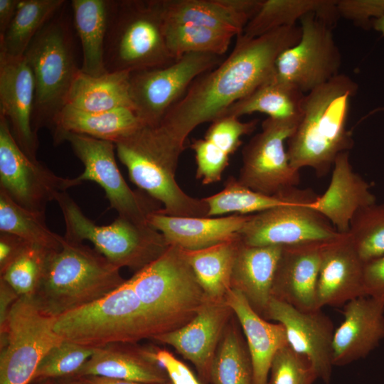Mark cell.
Wrapping results in <instances>:
<instances>
[{
    "label": "cell",
    "mask_w": 384,
    "mask_h": 384,
    "mask_svg": "<svg viewBox=\"0 0 384 384\" xmlns=\"http://www.w3.org/2000/svg\"><path fill=\"white\" fill-rule=\"evenodd\" d=\"M364 263L353 249L347 233L325 243L316 285V304L340 306L366 296Z\"/></svg>",
    "instance_id": "cell-22"
},
{
    "label": "cell",
    "mask_w": 384,
    "mask_h": 384,
    "mask_svg": "<svg viewBox=\"0 0 384 384\" xmlns=\"http://www.w3.org/2000/svg\"><path fill=\"white\" fill-rule=\"evenodd\" d=\"M19 297L10 285L0 279V325L4 323L11 308Z\"/></svg>",
    "instance_id": "cell-49"
},
{
    "label": "cell",
    "mask_w": 384,
    "mask_h": 384,
    "mask_svg": "<svg viewBox=\"0 0 384 384\" xmlns=\"http://www.w3.org/2000/svg\"><path fill=\"white\" fill-rule=\"evenodd\" d=\"M242 240L236 238L196 250H183L208 300L224 299L231 289L233 265Z\"/></svg>",
    "instance_id": "cell-34"
},
{
    "label": "cell",
    "mask_w": 384,
    "mask_h": 384,
    "mask_svg": "<svg viewBox=\"0 0 384 384\" xmlns=\"http://www.w3.org/2000/svg\"><path fill=\"white\" fill-rule=\"evenodd\" d=\"M127 281L159 334L188 323L208 300L183 250L175 245Z\"/></svg>",
    "instance_id": "cell-7"
},
{
    "label": "cell",
    "mask_w": 384,
    "mask_h": 384,
    "mask_svg": "<svg viewBox=\"0 0 384 384\" xmlns=\"http://www.w3.org/2000/svg\"><path fill=\"white\" fill-rule=\"evenodd\" d=\"M363 284L366 296L384 306V255L364 265Z\"/></svg>",
    "instance_id": "cell-47"
},
{
    "label": "cell",
    "mask_w": 384,
    "mask_h": 384,
    "mask_svg": "<svg viewBox=\"0 0 384 384\" xmlns=\"http://www.w3.org/2000/svg\"><path fill=\"white\" fill-rule=\"evenodd\" d=\"M119 161L131 181L163 205L159 213L172 216L208 217L202 198L188 195L176 179L184 144L160 124H142L114 143Z\"/></svg>",
    "instance_id": "cell-3"
},
{
    "label": "cell",
    "mask_w": 384,
    "mask_h": 384,
    "mask_svg": "<svg viewBox=\"0 0 384 384\" xmlns=\"http://www.w3.org/2000/svg\"><path fill=\"white\" fill-rule=\"evenodd\" d=\"M53 384H81L77 379L73 377L61 378L53 380Z\"/></svg>",
    "instance_id": "cell-53"
},
{
    "label": "cell",
    "mask_w": 384,
    "mask_h": 384,
    "mask_svg": "<svg viewBox=\"0 0 384 384\" xmlns=\"http://www.w3.org/2000/svg\"><path fill=\"white\" fill-rule=\"evenodd\" d=\"M65 222L64 238L90 242L94 248L118 268L137 272L159 258L169 247L164 235L148 225L117 218L110 225H99L88 218L67 193L55 201Z\"/></svg>",
    "instance_id": "cell-9"
},
{
    "label": "cell",
    "mask_w": 384,
    "mask_h": 384,
    "mask_svg": "<svg viewBox=\"0 0 384 384\" xmlns=\"http://www.w3.org/2000/svg\"><path fill=\"white\" fill-rule=\"evenodd\" d=\"M231 313L225 299L208 300L188 323L151 339L174 347L194 365L202 378L210 380L212 362Z\"/></svg>",
    "instance_id": "cell-18"
},
{
    "label": "cell",
    "mask_w": 384,
    "mask_h": 384,
    "mask_svg": "<svg viewBox=\"0 0 384 384\" xmlns=\"http://www.w3.org/2000/svg\"><path fill=\"white\" fill-rule=\"evenodd\" d=\"M37 384H53V380H46L36 383Z\"/></svg>",
    "instance_id": "cell-54"
},
{
    "label": "cell",
    "mask_w": 384,
    "mask_h": 384,
    "mask_svg": "<svg viewBox=\"0 0 384 384\" xmlns=\"http://www.w3.org/2000/svg\"><path fill=\"white\" fill-rule=\"evenodd\" d=\"M288 191L277 196H267L254 191L242 185L235 177L229 176L220 191L203 199L208 206V217L228 213L246 215L284 203L287 201Z\"/></svg>",
    "instance_id": "cell-39"
},
{
    "label": "cell",
    "mask_w": 384,
    "mask_h": 384,
    "mask_svg": "<svg viewBox=\"0 0 384 384\" xmlns=\"http://www.w3.org/2000/svg\"><path fill=\"white\" fill-rule=\"evenodd\" d=\"M114 343L95 348L93 354L71 377L100 375L144 384L169 381L164 368L154 358V350Z\"/></svg>",
    "instance_id": "cell-26"
},
{
    "label": "cell",
    "mask_w": 384,
    "mask_h": 384,
    "mask_svg": "<svg viewBox=\"0 0 384 384\" xmlns=\"http://www.w3.org/2000/svg\"><path fill=\"white\" fill-rule=\"evenodd\" d=\"M175 60L165 39L161 0H110L104 48L107 73H132Z\"/></svg>",
    "instance_id": "cell-5"
},
{
    "label": "cell",
    "mask_w": 384,
    "mask_h": 384,
    "mask_svg": "<svg viewBox=\"0 0 384 384\" xmlns=\"http://www.w3.org/2000/svg\"><path fill=\"white\" fill-rule=\"evenodd\" d=\"M0 233L14 235L27 242L59 250L64 237L53 232L46 223L45 214L28 210L0 191Z\"/></svg>",
    "instance_id": "cell-37"
},
{
    "label": "cell",
    "mask_w": 384,
    "mask_h": 384,
    "mask_svg": "<svg viewBox=\"0 0 384 384\" xmlns=\"http://www.w3.org/2000/svg\"><path fill=\"white\" fill-rule=\"evenodd\" d=\"M154 358L165 370L172 384H201L189 368L165 350H154Z\"/></svg>",
    "instance_id": "cell-46"
},
{
    "label": "cell",
    "mask_w": 384,
    "mask_h": 384,
    "mask_svg": "<svg viewBox=\"0 0 384 384\" xmlns=\"http://www.w3.org/2000/svg\"><path fill=\"white\" fill-rule=\"evenodd\" d=\"M110 0H72L74 25L80 41V70L92 76L107 73L104 62L105 41Z\"/></svg>",
    "instance_id": "cell-33"
},
{
    "label": "cell",
    "mask_w": 384,
    "mask_h": 384,
    "mask_svg": "<svg viewBox=\"0 0 384 384\" xmlns=\"http://www.w3.org/2000/svg\"><path fill=\"white\" fill-rule=\"evenodd\" d=\"M54 331L63 340L94 349L159 334L127 280L102 298L57 317Z\"/></svg>",
    "instance_id": "cell-6"
},
{
    "label": "cell",
    "mask_w": 384,
    "mask_h": 384,
    "mask_svg": "<svg viewBox=\"0 0 384 384\" xmlns=\"http://www.w3.org/2000/svg\"><path fill=\"white\" fill-rule=\"evenodd\" d=\"M82 183L59 176L28 157L14 138L7 120L0 116V191L28 210L45 214L58 196Z\"/></svg>",
    "instance_id": "cell-14"
},
{
    "label": "cell",
    "mask_w": 384,
    "mask_h": 384,
    "mask_svg": "<svg viewBox=\"0 0 384 384\" xmlns=\"http://www.w3.org/2000/svg\"><path fill=\"white\" fill-rule=\"evenodd\" d=\"M34 99L33 75L23 57L0 58V116L7 120L22 151L38 160V140L32 126Z\"/></svg>",
    "instance_id": "cell-19"
},
{
    "label": "cell",
    "mask_w": 384,
    "mask_h": 384,
    "mask_svg": "<svg viewBox=\"0 0 384 384\" xmlns=\"http://www.w3.org/2000/svg\"><path fill=\"white\" fill-rule=\"evenodd\" d=\"M63 9L38 32L23 55L34 78L32 126L36 133L43 127L50 128L80 69L75 63L72 33Z\"/></svg>",
    "instance_id": "cell-8"
},
{
    "label": "cell",
    "mask_w": 384,
    "mask_h": 384,
    "mask_svg": "<svg viewBox=\"0 0 384 384\" xmlns=\"http://www.w3.org/2000/svg\"><path fill=\"white\" fill-rule=\"evenodd\" d=\"M283 246L274 278L272 297L304 311L319 309L316 285L325 243Z\"/></svg>",
    "instance_id": "cell-20"
},
{
    "label": "cell",
    "mask_w": 384,
    "mask_h": 384,
    "mask_svg": "<svg viewBox=\"0 0 384 384\" xmlns=\"http://www.w3.org/2000/svg\"><path fill=\"white\" fill-rule=\"evenodd\" d=\"M299 120L267 117L262 122L261 131L242 151L237 178L242 185L265 195L277 196L299 184V171L291 166L285 148Z\"/></svg>",
    "instance_id": "cell-13"
},
{
    "label": "cell",
    "mask_w": 384,
    "mask_h": 384,
    "mask_svg": "<svg viewBox=\"0 0 384 384\" xmlns=\"http://www.w3.org/2000/svg\"><path fill=\"white\" fill-rule=\"evenodd\" d=\"M129 72L92 76L80 69L70 87L65 105L86 112H104L127 107L134 111L130 95Z\"/></svg>",
    "instance_id": "cell-31"
},
{
    "label": "cell",
    "mask_w": 384,
    "mask_h": 384,
    "mask_svg": "<svg viewBox=\"0 0 384 384\" xmlns=\"http://www.w3.org/2000/svg\"><path fill=\"white\" fill-rule=\"evenodd\" d=\"M262 0H161L164 23H192L242 34Z\"/></svg>",
    "instance_id": "cell-25"
},
{
    "label": "cell",
    "mask_w": 384,
    "mask_h": 384,
    "mask_svg": "<svg viewBox=\"0 0 384 384\" xmlns=\"http://www.w3.org/2000/svg\"><path fill=\"white\" fill-rule=\"evenodd\" d=\"M305 95L274 74L247 95L233 104L220 117L240 118L245 114L260 112L273 119L299 120Z\"/></svg>",
    "instance_id": "cell-32"
},
{
    "label": "cell",
    "mask_w": 384,
    "mask_h": 384,
    "mask_svg": "<svg viewBox=\"0 0 384 384\" xmlns=\"http://www.w3.org/2000/svg\"><path fill=\"white\" fill-rule=\"evenodd\" d=\"M336 9L339 16L369 28L373 20L384 15V0L336 1Z\"/></svg>",
    "instance_id": "cell-45"
},
{
    "label": "cell",
    "mask_w": 384,
    "mask_h": 384,
    "mask_svg": "<svg viewBox=\"0 0 384 384\" xmlns=\"http://www.w3.org/2000/svg\"><path fill=\"white\" fill-rule=\"evenodd\" d=\"M300 21L301 38L279 55L274 74L305 94L339 75L341 54L331 23L314 13Z\"/></svg>",
    "instance_id": "cell-15"
},
{
    "label": "cell",
    "mask_w": 384,
    "mask_h": 384,
    "mask_svg": "<svg viewBox=\"0 0 384 384\" xmlns=\"http://www.w3.org/2000/svg\"><path fill=\"white\" fill-rule=\"evenodd\" d=\"M267 384H313L318 378L309 361L288 344L275 353Z\"/></svg>",
    "instance_id": "cell-44"
},
{
    "label": "cell",
    "mask_w": 384,
    "mask_h": 384,
    "mask_svg": "<svg viewBox=\"0 0 384 384\" xmlns=\"http://www.w3.org/2000/svg\"><path fill=\"white\" fill-rule=\"evenodd\" d=\"M65 141L84 166L77 179L81 183L90 181L99 184L118 216L148 225L149 217L162 209L148 194L128 186L117 165L113 142L73 133L64 134L59 144Z\"/></svg>",
    "instance_id": "cell-12"
},
{
    "label": "cell",
    "mask_w": 384,
    "mask_h": 384,
    "mask_svg": "<svg viewBox=\"0 0 384 384\" xmlns=\"http://www.w3.org/2000/svg\"><path fill=\"white\" fill-rule=\"evenodd\" d=\"M75 378L81 384H144L123 379L92 375L77 377Z\"/></svg>",
    "instance_id": "cell-51"
},
{
    "label": "cell",
    "mask_w": 384,
    "mask_h": 384,
    "mask_svg": "<svg viewBox=\"0 0 384 384\" xmlns=\"http://www.w3.org/2000/svg\"><path fill=\"white\" fill-rule=\"evenodd\" d=\"M56 318L43 312L31 297H19L0 325V384H30L47 353L63 339Z\"/></svg>",
    "instance_id": "cell-10"
},
{
    "label": "cell",
    "mask_w": 384,
    "mask_h": 384,
    "mask_svg": "<svg viewBox=\"0 0 384 384\" xmlns=\"http://www.w3.org/2000/svg\"><path fill=\"white\" fill-rule=\"evenodd\" d=\"M225 301L236 315L245 334L252 363L253 384H267L275 353L288 344L283 325L265 321L237 289L231 287Z\"/></svg>",
    "instance_id": "cell-28"
},
{
    "label": "cell",
    "mask_w": 384,
    "mask_h": 384,
    "mask_svg": "<svg viewBox=\"0 0 384 384\" xmlns=\"http://www.w3.org/2000/svg\"><path fill=\"white\" fill-rule=\"evenodd\" d=\"M51 251L41 245L26 242L14 260L0 272V279L20 297H32Z\"/></svg>",
    "instance_id": "cell-42"
},
{
    "label": "cell",
    "mask_w": 384,
    "mask_h": 384,
    "mask_svg": "<svg viewBox=\"0 0 384 384\" xmlns=\"http://www.w3.org/2000/svg\"><path fill=\"white\" fill-rule=\"evenodd\" d=\"M250 216L182 217L157 212L149 217L148 223L164 235L169 245L196 250L236 238Z\"/></svg>",
    "instance_id": "cell-24"
},
{
    "label": "cell",
    "mask_w": 384,
    "mask_h": 384,
    "mask_svg": "<svg viewBox=\"0 0 384 384\" xmlns=\"http://www.w3.org/2000/svg\"><path fill=\"white\" fill-rule=\"evenodd\" d=\"M65 4V0H19L14 18L0 36V58L23 57L35 36Z\"/></svg>",
    "instance_id": "cell-36"
},
{
    "label": "cell",
    "mask_w": 384,
    "mask_h": 384,
    "mask_svg": "<svg viewBox=\"0 0 384 384\" xmlns=\"http://www.w3.org/2000/svg\"><path fill=\"white\" fill-rule=\"evenodd\" d=\"M358 89L352 78L339 74L306 94L300 120L287 142L293 168L309 167L318 176H326L337 156L353 147L346 124L350 100Z\"/></svg>",
    "instance_id": "cell-2"
},
{
    "label": "cell",
    "mask_w": 384,
    "mask_h": 384,
    "mask_svg": "<svg viewBox=\"0 0 384 384\" xmlns=\"http://www.w3.org/2000/svg\"><path fill=\"white\" fill-rule=\"evenodd\" d=\"M263 317L283 325L288 345L306 358L317 378L329 384L332 373L334 326L321 309L301 311L272 297Z\"/></svg>",
    "instance_id": "cell-17"
},
{
    "label": "cell",
    "mask_w": 384,
    "mask_h": 384,
    "mask_svg": "<svg viewBox=\"0 0 384 384\" xmlns=\"http://www.w3.org/2000/svg\"><path fill=\"white\" fill-rule=\"evenodd\" d=\"M119 270L95 248L64 238L61 247L49 254L31 297L43 312L57 318L119 287L126 281Z\"/></svg>",
    "instance_id": "cell-4"
},
{
    "label": "cell",
    "mask_w": 384,
    "mask_h": 384,
    "mask_svg": "<svg viewBox=\"0 0 384 384\" xmlns=\"http://www.w3.org/2000/svg\"><path fill=\"white\" fill-rule=\"evenodd\" d=\"M257 119L242 122L234 116L220 117L210 122L203 138L193 140L196 177L203 185L218 182L229 164L230 156L242 144V137L252 133Z\"/></svg>",
    "instance_id": "cell-27"
},
{
    "label": "cell",
    "mask_w": 384,
    "mask_h": 384,
    "mask_svg": "<svg viewBox=\"0 0 384 384\" xmlns=\"http://www.w3.org/2000/svg\"><path fill=\"white\" fill-rule=\"evenodd\" d=\"M222 60V56L191 53L167 66L131 73L130 95L138 118L143 124H159L195 79Z\"/></svg>",
    "instance_id": "cell-16"
},
{
    "label": "cell",
    "mask_w": 384,
    "mask_h": 384,
    "mask_svg": "<svg viewBox=\"0 0 384 384\" xmlns=\"http://www.w3.org/2000/svg\"><path fill=\"white\" fill-rule=\"evenodd\" d=\"M95 349L63 340L39 363L31 383L74 375Z\"/></svg>",
    "instance_id": "cell-43"
},
{
    "label": "cell",
    "mask_w": 384,
    "mask_h": 384,
    "mask_svg": "<svg viewBox=\"0 0 384 384\" xmlns=\"http://www.w3.org/2000/svg\"><path fill=\"white\" fill-rule=\"evenodd\" d=\"M19 0H0V36L9 26L16 12Z\"/></svg>",
    "instance_id": "cell-50"
},
{
    "label": "cell",
    "mask_w": 384,
    "mask_h": 384,
    "mask_svg": "<svg viewBox=\"0 0 384 384\" xmlns=\"http://www.w3.org/2000/svg\"><path fill=\"white\" fill-rule=\"evenodd\" d=\"M300 26L282 27L255 38L236 37L231 53L201 74L173 105L160 124L184 144L198 126L220 117L275 72L279 55L300 40Z\"/></svg>",
    "instance_id": "cell-1"
},
{
    "label": "cell",
    "mask_w": 384,
    "mask_h": 384,
    "mask_svg": "<svg viewBox=\"0 0 384 384\" xmlns=\"http://www.w3.org/2000/svg\"><path fill=\"white\" fill-rule=\"evenodd\" d=\"M350 242L366 264L384 255V203L359 209L350 221Z\"/></svg>",
    "instance_id": "cell-41"
},
{
    "label": "cell",
    "mask_w": 384,
    "mask_h": 384,
    "mask_svg": "<svg viewBox=\"0 0 384 384\" xmlns=\"http://www.w3.org/2000/svg\"><path fill=\"white\" fill-rule=\"evenodd\" d=\"M164 23L166 45L175 60L191 53L222 56L235 36L227 31L196 24Z\"/></svg>",
    "instance_id": "cell-38"
},
{
    "label": "cell",
    "mask_w": 384,
    "mask_h": 384,
    "mask_svg": "<svg viewBox=\"0 0 384 384\" xmlns=\"http://www.w3.org/2000/svg\"><path fill=\"white\" fill-rule=\"evenodd\" d=\"M212 362L210 378L213 384H253L249 352L236 330L224 331Z\"/></svg>",
    "instance_id": "cell-40"
},
{
    "label": "cell",
    "mask_w": 384,
    "mask_h": 384,
    "mask_svg": "<svg viewBox=\"0 0 384 384\" xmlns=\"http://www.w3.org/2000/svg\"><path fill=\"white\" fill-rule=\"evenodd\" d=\"M314 13L334 24L339 16L336 1L332 0H262L254 16L246 25L242 36L255 38L272 30L296 26L297 20Z\"/></svg>",
    "instance_id": "cell-35"
},
{
    "label": "cell",
    "mask_w": 384,
    "mask_h": 384,
    "mask_svg": "<svg viewBox=\"0 0 384 384\" xmlns=\"http://www.w3.org/2000/svg\"><path fill=\"white\" fill-rule=\"evenodd\" d=\"M161 384H172L169 380Z\"/></svg>",
    "instance_id": "cell-55"
},
{
    "label": "cell",
    "mask_w": 384,
    "mask_h": 384,
    "mask_svg": "<svg viewBox=\"0 0 384 384\" xmlns=\"http://www.w3.org/2000/svg\"><path fill=\"white\" fill-rule=\"evenodd\" d=\"M282 247L250 246L241 242L235 257L231 287L240 291L252 309L263 316Z\"/></svg>",
    "instance_id": "cell-29"
},
{
    "label": "cell",
    "mask_w": 384,
    "mask_h": 384,
    "mask_svg": "<svg viewBox=\"0 0 384 384\" xmlns=\"http://www.w3.org/2000/svg\"><path fill=\"white\" fill-rule=\"evenodd\" d=\"M143 124L135 112L122 107L86 112L65 105L54 117L50 129L55 144L68 133L89 136L114 144Z\"/></svg>",
    "instance_id": "cell-30"
},
{
    "label": "cell",
    "mask_w": 384,
    "mask_h": 384,
    "mask_svg": "<svg viewBox=\"0 0 384 384\" xmlns=\"http://www.w3.org/2000/svg\"><path fill=\"white\" fill-rule=\"evenodd\" d=\"M343 320L334 330V366H341L365 358L384 339V306L367 297L344 304Z\"/></svg>",
    "instance_id": "cell-21"
},
{
    "label": "cell",
    "mask_w": 384,
    "mask_h": 384,
    "mask_svg": "<svg viewBox=\"0 0 384 384\" xmlns=\"http://www.w3.org/2000/svg\"><path fill=\"white\" fill-rule=\"evenodd\" d=\"M376 203L370 186L350 163L349 151L335 159L330 183L325 193L317 196L310 206L327 219L341 234L348 231L354 214L361 208Z\"/></svg>",
    "instance_id": "cell-23"
},
{
    "label": "cell",
    "mask_w": 384,
    "mask_h": 384,
    "mask_svg": "<svg viewBox=\"0 0 384 384\" xmlns=\"http://www.w3.org/2000/svg\"><path fill=\"white\" fill-rule=\"evenodd\" d=\"M372 28L384 36V15L373 21Z\"/></svg>",
    "instance_id": "cell-52"
},
{
    "label": "cell",
    "mask_w": 384,
    "mask_h": 384,
    "mask_svg": "<svg viewBox=\"0 0 384 384\" xmlns=\"http://www.w3.org/2000/svg\"><path fill=\"white\" fill-rule=\"evenodd\" d=\"M316 197L311 190H289L284 203L250 215L239 233L240 240L250 246L283 247L338 238L341 233L310 206Z\"/></svg>",
    "instance_id": "cell-11"
},
{
    "label": "cell",
    "mask_w": 384,
    "mask_h": 384,
    "mask_svg": "<svg viewBox=\"0 0 384 384\" xmlns=\"http://www.w3.org/2000/svg\"><path fill=\"white\" fill-rule=\"evenodd\" d=\"M26 242L14 235L0 233V272L14 260Z\"/></svg>",
    "instance_id": "cell-48"
}]
</instances>
